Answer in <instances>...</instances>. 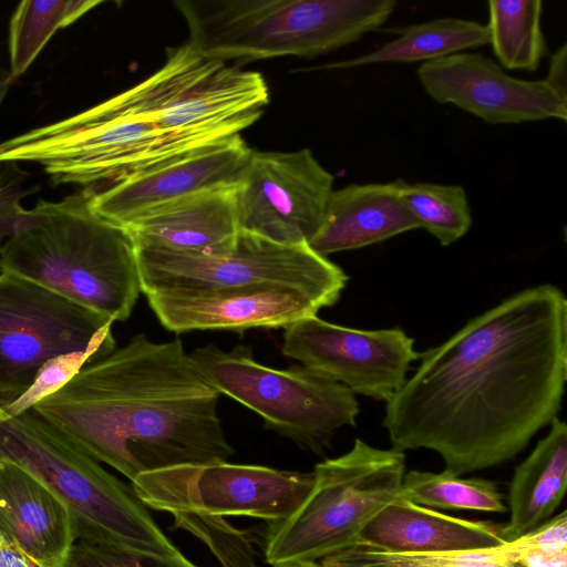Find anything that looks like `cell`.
<instances>
[{
    "mask_svg": "<svg viewBox=\"0 0 567 567\" xmlns=\"http://www.w3.org/2000/svg\"><path fill=\"white\" fill-rule=\"evenodd\" d=\"M320 563L326 566V567H360V566H355V565H352V564H349V563H344L342 560H339L337 558H334L333 556H327L324 557L323 559L320 560ZM518 567H522L520 565H518Z\"/></svg>",
    "mask_w": 567,
    "mask_h": 567,
    "instance_id": "36",
    "label": "cell"
},
{
    "mask_svg": "<svg viewBox=\"0 0 567 567\" xmlns=\"http://www.w3.org/2000/svg\"><path fill=\"white\" fill-rule=\"evenodd\" d=\"M400 196L417 221L442 246L461 239L472 225L471 207L461 185L406 183L399 179Z\"/></svg>",
    "mask_w": 567,
    "mask_h": 567,
    "instance_id": "26",
    "label": "cell"
},
{
    "mask_svg": "<svg viewBox=\"0 0 567 567\" xmlns=\"http://www.w3.org/2000/svg\"><path fill=\"white\" fill-rule=\"evenodd\" d=\"M199 374L262 417L266 427L303 450L322 454L338 430L355 425L359 404L347 386L303 365L275 369L254 359L248 346L214 344L189 353Z\"/></svg>",
    "mask_w": 567,
    "mask_h": 567,
    "instance_id": "8",
    "label": "cell"
},
{
    "mask_svg": "<svg viewBox=\"0 0 567 567\" xmlns=\"http://www.w3.org/2000/svg\"><path fill=\"white\" fill-rule=\"evenodd\" d=\"M106 355L96 348L60 354L40 369L30 388L19 398L0 405V421L32 409L38 402L62 388L85 364Z\"/></svg>",
    "mask_w": 567,
    "mask_h": 567,
    "instance_id": "29",
    "label": "cell"
},
{
    "mask_svg": "<svg viewBox=\"0 0 567 567\" xmlns=\"http://www.w3.org/2000/svg\"><path fill=\"white\" fill-rule=\"evenodd\" d=\"M141 290H209L284 285L338 301L348 276L308 244L284 245L241 230L234 246L216 256L136 247Z\"/></svg>",
    "mask_w": 567,
    "mask_h": 567,
    "instance_id": "9",
    "label": "cell"
},
{
    "mask_svg": "<svg viewBox=\"0 0 567 567\" xmlns=\"http://www.w3.org/2000/svg\"><path fill=\"white\" fill-rule=\"evenodd\" d=\"M544 81L567 101V44L564 43L549 58L548 72Z\"/></svg>",
    "mask_w": 567,
    "mask_h": 567,
    "instance_id": "33",
    "label": "cell"
},
{
    "mask_svg": "<svg viewBox=\"0 0 567 567\" xmlns=\"http://www.w3.org/2000/svg\"><path fill=\"white\" fill-rule=\"evenodd\" d=\"M417 76L437 103H451L489 124L567 120V101L544 80L513 78L481 53L458 52L424 62Z\"/></svg>",
    "mask_w": 567,
    "mask_h": 567,
    "instance_id": "14",
    "label": "cell"
},
{
    "mask_svg": "<svg viewBox=\"0 0 567 567\" xmlns=\"http://www.w3.org/2000/svg\"><path fill=\"white\" fill-rule=\"evenodd\" d=\"M401 498L432 509H466L505 513L503 494L493 481L462 478L446 470L441 473L405 472Z\"/></svg>",
    "mask_w": 567,
    "mask_h": 567,
    "instance_id": "25",
    "label": "cell"
},
{
    "mask_svg": "<svg viewBox=\"0 0 567 567\" xmlns=\"http://www.w3.org/2000/svg\"><path fill=\"white\" fill-rule=\"evenodd\" d=\"M146 298L161 324L175 333L286 328L336 303L323 295L284 285L174 289L150 293Z\"/></svg>",
    "mask_w": 567,
    "mask_h": 567,
    "instance_id": "15",
    "label": "cell"
},
{
    "mask_svg": "<svg viewBox=\"0 0 567 567\" xmlns=\"http://www.w3.org/2000/svg\"><path fill=\"white\" fill-rule=\"evenodd\" d=\"M0 458L38 477L65 503L76 540L185 558L131 485L106 471L32 409L0 421Z\"/></svg>",
    "mask_w": 567,
    "mask_h": 567,
    "instance_id": "6",
    "label": "cell"
},
{
    "mask_svg": "<svg viewBox=\"0 0 567 567\" xmlns=\"http://www.w3.org/2000/svg\"><path fill=\"white\" fill-rule=\"evenodd\" d=\"M313 475L262 465L188 464L137 475L131 486L150 509L280 522L312 487Z\"/></svg>",
    "mask_w": 567,
    "mask_h": 567,
    "instance_id": "11",
    "label": "cell"
},
{
    "mask_svg": "<svg viewBox=\"0 0 567 567\" xmlns=\"http://www.w3.org/2000/svg\"><path fill=\"white\" fill-rule=\"evenodd\" d=\"M0 271L29 279L113 321L127 319L142 292L131 235L93 210L85 188L25 208L0 249Z\"/></svg>",
    "mask_w": 567,
    "mask_h": 567,
    "instance_id": "4",
    "label": "cell"
},
{
    "mask_svg": "<svg viewBox=\"0 0 567 567\" xmlns=\"http://www.w3.org/2000/svg\"><path fill=\"white\" fill-rule=\"evenodd\" d=\"M399 179L333 189L309 246L327 257L420 228L400 196Z\"/></svg>",
    "mask_w": 567,
    "mask_h": 567,
    "instance_id": "20",
    "label": "cell"
},
{
    "mask_svg": "<svg viewBox=\"0 0 567 567\" xmlns=\"http://www.w3.org/2000/svg\"><path fill=\"white\" fill-rule=\"evenodd\" d=\"M504 543L503 525L454 517L400 496L363 527L357 542L390 553L473 550Z\"/></svg>",
    "mask_w": 567,
    "mask_h": 567,
    "instance_id": "19",
    "label": "cell"
},
{
    "mask_svg": "<svg viewBox=\"0 0 567 567\" xmlns=\"http://www.w3.org/2000/svg\"><path fill=\"white\" fill-rule=\"evenodd\" d=\"M489 44L502 66L534 72L548 54L542 0H489Z\"/></svg>",
    "mask_w": 567,
    "mask_h": 567,
    "instance_id": "23",
    "label": "cell"
},
{
    "mask_svg": "<svg viewBox=\"0 0 567 567\" xmlns=\"http://www.w3.org/2000/svg\"><path fill=\"white\" fill-rule=\"evenodd\" d=\"M188 41L204 56L227 62L315 58L379 30L394 0H178Z\"/></svg>",
    "mask_w": 567,
    "mask_h": 567,
    "instance_id": "5",
    "label": "cell"
},
{
    "mask_svg": "<svg viewBox=\"0 0 567 567\" xmlns=\"http://www.w3.org/2000/svg\"><path fill=\"white\" fill-rule=\"evenodd\" d=\"M522 567H567V549L550 553H527L516 558Z\"/></svg>",
    "mask_w": 567,
    "mask_h": 567,
    "instance_id": "34",
    "label": "cell"
},
{
    "mask_svg": "<svg viewBox=\"0 0 567 567\" xmlns=\"http://www.w3.org/2000/svg\"><path fill=\"white\" fill-rule=\"evenodd\" d=\"M392 31L398 37L378 49L320 69H350L385 62L424 63L489 44L486 24L461 18H439Z\"/></svg>",
    "mask_w": 567,
    "mask_h": 567,
    "instance_id": "22",
    "label": "cell"
},
{
    "mask_svg": "<svg viewBox=\"0 0 567 567\" xmlns=\"http://www.w3.org/2000/svg\"><path fill=\"white\" fill-rule=\"evenodd\" d=\"M285 567H326L320 561H301Z\"/></svg>",
    "mask_w": 567,
    "mask_h": 567,
    "instance_id": "37",
    "label": "cell"
},
{
    "mask_svg": "<svg viewBox=\"0 0 567 567\" xmlns=\"http://www.w3.org/2000/svg\"><path fill=\"white\" fill-rule=\"evenodd\" d=\"M0 530L35 567H62L76 540L65 503L38 477L1 458Z\"/></svg>",
    "mask_w": 567,
    "mask_h": 567,
    "instance_id": "17",
    "label": "cell"
},
{
    "mask_svg": "<svg viewBox=\"0 0 567 567\" xmlns=\"http://www.w3.org/2000/svg\"><path fill=\"white\" fill-rule=\"evenodd\" d=\"M174 528L203 542L223 567H259L252 534L239 529L226 517L173 513Z\"/></svg>",
    "mask_w": 567,
    "mask_h": 567,
    "instance_id": "28",
    "label": "cell"
},
{
    "mask_svg": "<svg viewBox=\"0 0 567 567\" xmlns=\"http://www.w3.org/2000/svg\"><path fill=\"white\" fill-rule=\"evenodd\" d=\"M268 103L260 73L186 42L138 84L0 142V164L37 163L55 185L97 189L240 135Z\"/></svg>",
    "mask_w": 567,
    "mask_h": 567,
    "instance_id": "2",
    "label": "cell"
},
{
    "mask_svg": "<svg viewBox=\"0 0 567 567\" xmlns=\"http://www.w3.org/2000/svg\"><path fill=\"white\" fill-rule=\"evenodd\" d=\"M14 79L9 70L0 65V110L6 101ZM1 168L0 164V249L19 223L24 207L20 204L21 189L18 183V174L9 172V166Z\"/></svg>",
    "mask_w": 567,
    "mask_h": 567,
    "instance_id": "31",
    "label": "cell"
},
{
    "mask_svg": "<svg viewBox=\"0 0 567 567\" xmlns=\"http://www.w3.org/2000/svg\"><path fill=\"white\" fill-rule=\"evenodd\" d=\"M405 453L357 439L344 454L315 466L297 509L268 523L265 560L272 567L320 561L358 542L363 527L400 495Z\"/></svg>",
    "mask_w": 567,
    "mask_h": 567,
    "instance_id": "7",
    "label": "cell"
},
{
    "mask_svg": "<svg viewBox=\"0 0 567 567\" xmlns=\"http://www.w3.org/2000/svg\"><path fill=\"white\" fill-rule=\"evenodd\" d=\"M333 175L308 148L250 152L235 186L239 228L284 245L308 244L322 223Z\"/></svg>",
    "mask_w": 567,
    "mask_h": 567,
    "instance_id": "12",
    "label": "cell"
},
{
    "mask_svg": "<svg viewBox=\"0 0 567 567\" xmlns=\"http://www.w3.org/2000/svg\"><path fill=\"white\" fill-rule=\"evenodd\" d=\"M62 567H200L188 558L175 559L123 547L76 540Z\"/></svg>",
    "mask_w": 567,
    "mask_h": 567,
    "instance_id": "30",
    "label": "cell"
},
{
    "mask_svg": "<svg viewBox=\"0 0 567 567\" xmlns=\"http://www.w3.org/2000/svg\"><path fill=\"white\" fill-rule=\"evenodd\" d=\"M507 553L516 558L527 553H550L567 549V512L548 518L519 537L504 543Z\"/></svg>",
    "mask_w": 567,
    "mask_h": 567,
    "instance_id": "32",
    "label": "cell"
},
{
    "mask_svg": "<svg viewBox=\"0 0 567 567\" xmlns=\"http://www.w3.org/2000/svg\"><path fill=\"white\" fill-rule=\"evenodd\" d=\"M100 0H25L9 25L10 74L16 80L33 63L52 35L101 4Z\"/></svg>",
    "mask_w": 567,
    "mask_h": 567,
    "instance_id": "24",
    "label": "cell"
},
{
    "mask_svg": "<svg viewBox=\"0 0 567 567\" xmlns=\"http://www.w3.org/2000/svg\"><path fill=\"white\" fill-rule=\"evenodd\" d=\"M282 353L347 386L388 402L419 360L414 339L401 328L361 330L303 318L285 328Z\"/></svg>",
    "mask_w": 567,
    "mask_h": 567,
    "instance_id": "13",
    "label": "cell"
},
{
    "mask_svg": "<svg viewBox=\"0 0 567 567\" xmlns=\"http://www.w3.org/2000/svg\"><path fill=\"white\" fill-rule=\"evenodd\" d=\"M385 402L392 449L437 453L463 475L515 458L558 417L567 380V299L520 290L419 354Z\"/></svg>",
    "mask_w": 567,
    "mask_h": 567,
    "instance_id": "1",
    "label": "cell"
},
{
    "mask_svg": "<svg viewBox=\"0 0 567 567\" xmlns=\"http://www.w3.org/2000/svg\"><path fill=\"white\" fill-rule=\"evenodd\" d=\"M331 556L360 567H518L504 544L439 553H390L355 544Z\"/></svg>",
    "mask_w": 567,
    "mask_h": 567,
    "instance_id": "27",
    "label": "cell"
},
{
    "mask_svg": "<svg viewBox=\"0 0 567 567\" xmlns=\"http://www.w3.org/2000/svg\"><path fill=\"white\" fill-rule=\"evenodd\" d=\"M219 395L178 338L156 342L140 333L85 364L32 410L132 482L143 473L233 456Z\"/></svg>",
    "mask_w": 567,
    "mask_h": 567,
    "instance_id": "3",
    "label": "cell"
},
{
    "mask_svg": "<svg viewBox=\"0 0 567 567\" xmlns=\"http://www.w3.org/2000/svg\"><path fill=\"white\" fill-rule=\"evenodd\" d=\"M113 320L23 277L0 271V401L24 393L60 354L115 349Z\"/></svg>",
    "mask_w": 567,
    "mask_h": 567,
    "instance_id": "10",
    "label": "cell"
},
{
    "mask_svg": "<svg viewBox=\"0 0 567 567\" xmlns=\"http://www.w3.org/2000/svg\"><path fill=\"white\" fill-rule=\"evenodd\" d=\"M136 247L216 256L240 231L235 186L205 190L152 208L123 226Z\"/></svg>",
    "mask_w": 567,
    "mask_h": 567,
    "instance_id": "18",
    "label": "cell"
},
{
    "mask_svg": "<svg viewBox=\"0 0 567 567\" xmlns=\"http://www.w3.org/2000/svg\"><path fill=\"white\" fill-rule=\"evenodd\" d=\"M251 148L240 135L156 169L90 189L91 206L125 226L143 213L205 190L237 185Z\"/></svg>",
    "mask_w": 567,
    "mask_h": 567,
    "instance_id": "16",
    "label": "cell"
},
{
    "mask_svg": "<svg viewBox=\"0 0 567 567\" xmlns=\"http://www.w3.org/2000/svg\"><path fill=\"white\" fill-rule=\"evenodd\" d=\"M0 567H35L0 530Z\"/></svg>",
    "mask_w": 567,
    "mask_h": 567,
    "instance_id": "35",
    "label": "cell"
},
{
    "mask_svg": "<svg viewBox=\"0 0 567 567\" xmlns=\"http://www.w3.org/2000/svg\"><path fill=\"white\" fill-rule=\"evenodd\" d=\"M567 488V426L556 417L549 432L514 471L508 489L509 519L503 536L511 542L551 517Z\"/></svg>",
    "mask_w": 567,
    "mask_h": 567,
    "instance_id": "21",
    "label": "cell"
}]
</instances>
